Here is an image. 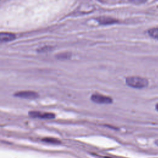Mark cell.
Returning <instances> with one entry per match:
<instances>
[{
	"label": "cell",
	"instance_id": "277c9868",
	"mask_svg": "<svg viewBox=\"0 0 158 158\" xmlns=\"http://www.w3.org/2000/svg\"><path fill=\"white\" fill-rule=\"evenodd\" d=\"M29 116L31 117L40 118L45 119H51L55 117V115L49 112H40L39 111H31L29 112Z\"/></svg>",
	"mask_w": 158,
	"mask_h": 158
},
{
	"label": "cell",
	"instance_id": "7a4b0ae2",
	"mask_svg": "<svg viewBox=\"0 0 158 158\" xmlns=\"http://www.w3.org/2000/svg\"><path fill=\"white\" fill-rule=\"evenodd\" d=\"M91 100L93 102L98 104H111L112 103V99L111 98L97 93L92 94Z\"/></svg>",
	"mask_w": 158,
	"mask_h": 158
},
{
	"label": "cell",
	"instance_id": "8992f818",
	"mask_svg": "<svg viewBox=\"0 0 158 158\" xmlns=\"http://www.w3.org/2000/svg\"><path fill=\"white\" fill-rule=\"evenodd\" d=\"M98 21L100 24L102 25H108V24H112L114 23L117 22V20L114 19L112 18L107 17H102L98 19Z\"/></svg>",
	"mask_w": 158,
	"mask_h": 158
},
{
	"label": "cell",
	"instance_id": "ba28073f",
	"mask_svg": "<svg viewBox=\"0 0 158 158\" xmlns=\"http://www.w3.org/2000/svg\"><path fill=\"white\" fill-rule=\"evenodd\" d=\"M43 141L47 142V143H53V144H59L61 143L60 140L55 139V138H46L43 139Z\"/></svg>",
	"mask_w": 158,
	"mask_h": 158
},
{
	"label": "cell",
	"instance_id": "52a82bcc",
	"mask_svg": "<svg viewBox=\"0 0 158 158\" xmlns=\"http://www.w3.org/2000/svg\"><path fill=\"white\" fill-rule=\"evenodd\" d=\"M148 33L151 38L158 40V28H153L149 29Z\"/></svg>",
	"mask_w": 158,
	"mask_h": 158
},
{
	"label": "cell",
	"instance_id": "9c48e42d",
	"mask_svg": "<svg viewBox=\"0 0 158 158\" xmlns=\"http://www.w3.org/2000/svg\"><path fill=\"white\" fill-rule=\"evenodd\" d=\"M156 110L158 111V103L156 105Z\"/></svg>",
	"mask_w": 158,
	"mask_h": 158
},
{
	"label": "cell",
	"instance_id": "5b68a950",
	"mask_svg": "<svg viewBox=\"0 0 158 158\" xmlns=\"http://www.w3.org/2000/svg\"><path fill=\"white\" fill-rule=\"evenodd\" d=\"M14 39H16V35L14 34L0 32V44L13 41Z\"/></svg>",
	"mask_w": 158,
	"mask_h": 158
},
{
	"label": "cell",
	"instance_id": "6da1fadb",
	"mask_svg": "<svg viewBox=\"0 0 158 158\" xmlns=\"http://www.w3.org/2000/svg\"><path fill=\"white\" fill-rule=\"evenodd\" d=\"M125 81L129 86L135 88H143L148 85V80L141 77H129Z\"/></svg>",
	"mask_w": 158,
	"mask_h": 158
},
{
	"label": "cell",
	"instance_id": "3957f363",
	"mask_svg": "<svg viewBox=\"0 0 158 158\" xmlns=\"http://www.w3.org/2000/svg\"><path fill=\"white\" fill-rule=\"evenodd\" d=\"M16 97L25 98V99H35L39 97V94L32 91H22L14 94Z\"/></svg>",
	"mask_w": 158,
	"mask_h": 158
},
{
	"label": "cell",
	"instance_id": "30bf717a",
	"mask_svg": "<svg viewBox=\"0 0 158 158\" xmlns=\"http://www.w3.org/2000/svg\"><path fill=\"white\" fill-rule=\"evenodd\" d=\"M156 143L157 145H158V140H157V141H156Z\"/></svg>",
	"mask_w": 158,
	"mask_h": 158
}]
</instances>
